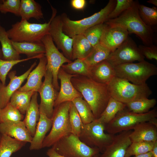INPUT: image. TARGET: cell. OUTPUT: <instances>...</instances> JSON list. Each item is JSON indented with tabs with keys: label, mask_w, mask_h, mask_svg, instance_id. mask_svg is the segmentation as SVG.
<instances>
[{
	"label": "cell",
	"mask_w": 157,
	"mask_h": 157,
	"mask_svg": "<svg viewBox=\"0 0 157 157\" xmlns=\"http://www.w3.org/2000/svg\"><path fill=\"white\" fill-rule=\"evenodd\" d=\"M71 81L74 87L89 105L95 119L99 118L111 97L107 84L80 75L72 77Z\"/></svg>",
	"instance_id": "1"
},
{
	"label": "cell",
	"mask_w": 157,
	"mask_h": 157,
	"mask_svg": "<svg viewBox=\"0 0 157 157\" xmlns=\"http://www.w3.org/2000/svg\"><path fill=\"white\" fill-rule=\"evenodd\" d=\"M139 3L138 1H134L133 5L117 18L105 22L124 26L129 34L137 35L144 45L149 46L153 44L155 31L152 28L145 24L141 19L138 11Z\"/></svg>",
	"instance_id": "2"
},
{
	"label": "cell",
	"mask_w": 157,
	"mask_h": 157,
	"mask_svg": "<svg viewBox=\"0 0 157 157\" xmlns=\"http://www.w3.org/2000/svg\"><path fill=\"white\" fill-rule=\"evenodd\" d=\"M52 14L48 22L43 24L31 23L27 20H21L12 25L7 31L8 37L15 42H41L42 39L49 34L51 22L56 16V9L51 6Z\"/></svg>",
	"instance_id": "3"
},
{
	"label": "cell",
	"mask_w": 157,
	"mask_h": 157,
	"mask_svg": "<svg viewBox=\"0 0 157 157\" xmlns=\"http://www.w3.org/2000/svg\"><path fill=\"white\" fill-rule=\"evenodd\" d=\"M116 0H110L107 4L98 12L82 19L73 20L67 14L63 13L60 15L63 31L70 38L82 34L85 30L95 25L104 23L108 20V16L114 8Z\"/></svg>",
	"instance_id": "4"
},
{
	"label": "cell",
	"mask_w": 157,
	"mask_h": 157,
	"mask_svg": "<svg viewBox=\"0 0 157 157\" xmlns=\"http://www.w3.org/2000/svg\"><path fill=\"white\" fill-rule=\"evenodd\" d=\"M107 85L111 97L125 104L140 99L148 98L152 92L146 83L137 85L116 76Z\"/></svg>",
	"instance_id": "5"
},
{
	"label": "cell",
	"mask_w": 157,
	"mask_h": 157,
	"mask_svg": "<svg viewBox=\"0 0 157 157\" xmlns=\"http://www.w3.org/2000/svg\"><path fill=\"white\" fill-rule=\"evenodd\" d=\"M157 117L156 109L145 113L138 114L129 111L125 108L106 125L105 131L108 133L115 135L124 131L131 130L140 123L152 122L156 119Z\"/></svg>",
	"instance_id": "6"
},
{
	"label": "cell",
	"mask_w": 157,
	"mask_h": 157,
	"mask_svg": "<svg viewBox=\"0 0 157 157\" xmlns=\"http://www.w3.org/2000/svg\"><path fill=\"white\" fill-rule=\"evenodd\" d=\"M71 102H65L54 107L51 129L43 141L42 148L52 147L60 139L71 133L69 117Z\"/></svg>",
	"instance_id": "7"
},
{
	"label": "cell",
	"mask_w": 157,
	"mask_h": 157,
	"mask_svg": "<svg viewBox=\"0 0 157 157\" xmlns=\"http://www.w3.org/2000/svg\"><path fill=\"white\" fill-rule=\"evenodd\" d=\"M113 68L115 76L137 85L146 83V81L150 77L157 74L156 66L145 60L137 63L121 64Z\"/></svg>",
	"instance_id": "8"
},
{
	"label": "cell",
	"mask_w": 157,
	"mask_h": 157,
	"mask_svg": "<svg viewBox=\"0 0 157 157\" xmlns=\"http://www.w3.org/2000/svg\"><path fill=\"white\" fill-rule=\"evenodd\" d=\"M106 125L99 118L83 124L79 137L80 140L89 147L98 148L102 152L111 143L115 135L105 133Z\"/></svg>",
	"instance_id": "9"
},
{
	"label": "cell",
	"mask_w": 157,
	"mask_h": 157,
	"mask_svg": "<svg viewBox=\"0 0 157 157\" xmlns=\"http://www.w3.org/2000/svg\"><path fill=\"white\" fill-rule=\"evenodd\" d=\"M51 148L65 157H93L100 152L99 149L89 147L72 133L60 139Z\"/></svg>",
	"instance_id": "10"
},
{
	"label": "cell",
	"mask_w": 157,
	"mask_h": 157,
	"mask_svg": "<svg viewBox=\"0 0 157 157\" xmlns=\"http://www.w3.org/2000/svg\"><path fill=\"white\" fill-rule=\"evenodd\" d=\"M134 40L129 36L115 51L112 52L106 60L113 67L121 64L144 60Z\"/></svg>",
	"instance_id": "11"
},
{
	"label": "cell",
	"mask_w": 157,
	"mask_h": 157,
	"mask_svg": "<svg viewBox=\"0 0 157 157\" xmlns=\"http://www.w3.org/2000/svg\"><path fill=\"white\" fill-rule=\"evenodd\" d=\"M41 41L45 47V56L47 60L46 66L51 72L53 85L56 90H59L60 87L58 78V71L62 65L72 61L59 51L49 34L45 35Z\"/></svg>",
	"instance_id": "12"
},
{
	"label": "cell",
	"mask_w": 157,
	"mask_h": 157,
	"mask_svg": "<svg viewBox=\"0 0 157 157\" xmlns=\"http://www.w3.org/2000/svg\"><path fill=\"white\" fill-rule=\"evenodd\" d=\"M44 77V81L38 92L40 97L39 110L44 113L48 117L51 118L54 103L58 92L53 85L51 72L47 66Z\"/></svg>",
	"instance_id": "13"
},
{
	"label": "cell",
	"mask_w": 157,
	"mask_h": 157,
	"mask_svg": "<svg viewBox=\"0 0 157 157\" xmlns=\"http://www.w3.org/2000/svg\"><path fill=\"white\" fill-rule=\"evenodd\" d=\"M49 34L58 49L61 50L65 57L72 61V39L63 32L60 15L56 16L53 18L50 24Z\"/></svg>",
	"instance_id": "14"
},
{
	"label": "cell",
	"mask_w": 157,
	"mask_h": 157,
	"mask_svg": "<svg viewBox=\"0 0 157 157\" xmlns=\"http://www.w3.org/2000/svg\"><path fill=\"white\" fill-rule=\"evenodd\" d=\"M99 43L111 52L115 51L128 37L126 28L117 25L104 23Z\"/></svg>",
	"instance_id": "15"
},
{
	"label": "cell",
	"mask_w": 157,
	"mask_h": 157,
	"mask_svg": "<svg viewBox=\"0 0 157 157\" xmlns=\"http://www.w3.org/2000/svg\"><path fill=\"white\" fill-rule=\"evenodd\" d=\"M35 62L29 68L22 74L17 76L15 71H12L8 74L10 81L7 85L0 83V109L4 108L10 102L13 94L21 87L24 81L33 68L36 65Z\"/></svg>",
	"instance_id": "16"
},
{
	"label": "cell",
	"mask_w": 157,
	"mask_h": 157,
	"mask_svg": "<svg viewBox=\"0 0 157 157\" xmlns=\"http://www.w3.org/2000/svg\"><path fill=\"white\" fill-rule=\"evenodd\" d=\"M77 75L69 74L61 67L58 73V79L60 80L59 92L55 102L54 107L66 101H72L75 99L83 97L81 94L74 86L71 78Z\"/></svg>",
	"instance_id": "17"
},
{
	"label": "cell",
	"mask_w": 157,
	"mask_h": 157,
	"mask_svg": "<svg viewBox=\"0 0 157 157\" xmlns=\"http://www.w3.org/2000/svg\"><path fill=\"white\" fill-rule=\"evenodd\" d=\"M131 131H125L115 135L99 157H125L126 150L132 143L130 138Z\"/></svg>",
	"instance_id": "18"
},
{
	"label": "cell",
	"mask_w": 157,
	"mask_h": 157,
	"mask_svg": "<svg viewBox=\"0 0 157 157\" xmlns=\"http://www.w3.org/2000/svg\"><path fill=\"white\" fill-rule=\"evenodd\" d=\"M36 67L28 75L26 83L18 90L20 91H33L38 92L42 83V79L46 71L47 60L45 56L39 58Z\"/></svg>",
	"instance_id": "19"
},
{
	"label": "cell",
	"mask_w": 157,
	"mask_h": 157,
	"mask_svg": "<svg viewBox=\"0 0 157 157\" xmlns=\"http://www.w3.org/2000/svg\"><path fill=\"white\" fill-rule=\"evenodd\" d=\"M0 133L17 140L31 143L33 137L23 121L0 123Z\"/></svg>",
	"instance_id": "20"
},
{
	"label": "cell",
	"mask_w": 157,
	"mask_h": 157,
	"mask_svg": "<svg viewBox=\"0 0 157 157\" xmlns=\"http://www.w3.org/2000/svg\"><path fill=\"white\" fill-rule=\"evenodd\" d=\"M133 130L130 135L131 142L157 141V126L149 122L139 124Z\"/></svg>",
	"instance_id": "21"
},
{
	"label": "cell",
	"mask_w": 157,
	"mask_h": 157,
	"mask_svg": "<svg viewBox=\"0 0 157 157\" xmlns=\"http://www.w3.org/2000/svg\"><path fill=\"white\" fill-rule=\"evenodd\" d=\"M40 111V118L35 133L30 143L29 149L31 150H38L42 148L43 141L52 125L51 118H49L42 112Z\"/></svg>",
	"instance_id": "22"
},
{
	"label": "cell",
	"mask_w": 157,
	"mask_h": 157,
	"mask_svg": "<svg viewBox=\"0 0 157 157\" xmlns=\"http://www.w3.org/2000/svg\"><path fill=\"white\" fill-rule=\"evenodd\" d=\"M89 77L100 83L107 84L115 76L113 67L106 60L91 67Z\"/></svg>",
	"instance_id": "23"
},
{
	"label": "cell",
	"mask_w": 157,
	"mask_h": 157,
	"mask_svg": "<svg viewBox=\"0 0 157 157\" xmlns=\"http://www.w3.org/2000/svg\"><path fill=\"white\" fill-rule=\"evenodd\" d=\"M38 94L35 92L32 95L29 105L26 111L23 121L31 135L33 137L35 134L37 122L40 116L39 105L37 101Z\"/></svg>",
	"instance_id": "24"
},
{
	"label": "cell",
	"mask_w": 157,
	"mask_h": 157,
	"mask_svg": "<svg viewBox=\"0 0 157 157\" xmlns=\"http://www.w3.org/2000/svg\"><path fill=\"white\" fill-rule=\"evenodd\" d=\"M72 38V60L84 59L90 53L93 47L83 34L74 35Z\"/></svg>",
	"instance_id": "25"
},
{
	"label": "cell",
	"mask_w": 157,
	"mask_h": 157,
	"mask_svg": "<svg viewBox=\"0 0 157 157\" xmlns=\"http://www.w3.org/2000/svg\"><path fill=\"white\" fill-rule=\"evenodd\" d=\"M21 20L34 18L39 20L43 18L41 5L34 0H21L19 11Z\"/></svg>",
	"instance_id": "26"
},
{
	"label": "cell",
	"mask_w": 157,
	"mask_h": 157,
	"mask_svg": "<svg viewBox=\"0 0 157 157\" xmlns=\"http://www.w3.org/2000/svg\"><path fill=\"white\" fill-rule=\"evenodd\" d=\"M12 45L19 54H24L27 58L35 57L45 54L44 46L42 42H17L11 41Z\"/></svg>",
	"instance_id": "27"
},
{
	"label": "cell",
	"mask_w": 157,
	"mask_h": 157,
	"mask_svg": "<svg viewBox=\"0 0 157 157\" xmlns=\"http://www.w3.org/2000/svg\"><path fill=\"white\" fill-rule=\"evenodd\" d=\"M27 142L17 140L3 134L0 135V157H10Z\"/></svg>",
	"instance_id": "28"
},
{
	"label": "cell",
	"mask_w": 157,
	"mask_h": 157,
	"mask_svg": "<svg viewBox=\"0 0 157 157\" xmlns=\"http://www.w3.org/2000/svg\"><path fill=\"white\" fill-rule=\"evenodd\" d=\"M0 42L1 46L3 59L12 60L20 59V56L14 48L7 31L0 24Z\"/></svg>",
	"instance_id": "29"
},
{
	"label": "cell",
	"mask_w": 157,
	"mask_h": 157,
	"mask_svg": "<svg viewBox=\"0 0 157 157\" xmlns=\"http://www.w3.org/2000/svg\"><path fill=\"white\" fill-rule=\"evenodd\" d=\"M35 92L16 90L12 95L10 102L23 115L26 114L31 97Z\"/></svg>",
	"instance_id": "30"
},
{
	"label": "cell",
	"mask_w": 157,
	"mask_h": 157,
	"mask_svg": "<svg viewBox=\"0 0 157 157\" xmlns=\"http://www.w3.org/2000/svg\"><path fill=\"white\" fill-rule=\"evenodd\" d=\"M126 107L125 104L111 97L99 119L106 125L113 119L119 111L124 109Z\"/></svg>",
	"instance_id": "31"
},
{
	"label": "cell",
	"mask_w": 157,
	"mask_h": 157,
	"mask_svg": "<svg viewBox=\"0 0 157 157\" xmlns=\"http://www.w3.org/2000/svg\"><path fill=\"white\" fill-rule=\"evenodd\" d=\"M111 52L100 43L94 47L84 60L90 68L98 63L106 60Z\"/></svg>",
	"instance_id": "32"
},
{
	"label": "cell",
	"mask_w": 157,
	"mask_h": 157,
	"mask_svg": "<svg viewBox=\"0 0 157 157\" xmlns=\"http://www.w3.org/2000/svg\"><path fill=\"white\" fill-rule=\"evenodd\" d=\"M61 67L69 74L90 77V68L84 59H75L73 62L63 65Z\"/></svg>",
	"instance_id": "33"
},
{
	"label": "cell",
	"mask_w": 157,
	"mask_h": 157,
	"mask_svg": "<svg viewBox=\"0 0 157 157\" xmlns=\"http://www.w3.org/2000/svg\"><path fill=\"white\" fill-rule=\"evenodd\" d=\"M156 99L144 98L135 100L126 104V108L134 113L142 114L147 113L156 104Z\"/></svg>",
	"instance_id": "34"
},
{
	"label": "cell",
	"mask_w": 157,
	"mask_h": 157,
	"mask_svg": "<svg viewBox=\"0 0 157 157\" xmlns=\"http://www.w3.org/2000/svg\"><path fill=\"white\" fill-rule=\"evenodd\" d=\"M72 102L75 107L83 124L90 123L96 119L89 105L83 97L76 98Z\"/></svg>",
	"instance_id": "35"
},
{
	"label": "cell",
	"mask_w": 157,
	"mask_h": 157,
	"mask_svg": "<svg viewBox=\"0 0 157 157\" xmlns=\"http://www.w3.org/2000/svg\"><path fill=\"white\" fill-rule=\"evenodd\" d=\"M24 116L9 102L0 111V123L21 121Z\"/></svg>",
	"instance_id": "36"
},
{
	"label": "cell",
	"mask_w": 157,
	"mask_h": 157,
	"mask_svg": "<svg viewBox=\"0 0 157 157\" xmlns=\"http://www.w3.org/2000/svg\"><path fill=\"white\" fill-rule=\"evenodd\" d=\"M138 6L139 15L145 24L152 28L157 25V7H149L139 3Z\"/></svg>",
	"instance_id": "37"
},
{
	"label": "cell",
	"mask_w": 157,
	"mask_h": 157,
	"mask_svg": "<svg viewBox=\"0 0 157 157\" xmlns=\"http://www.w3.org/2000/svg\"><path fill=\"white\" fill-rule=\"evenodd\" d=\"M155 142H132L126 150L125 157H131L151 151Z\"/></svg>",
	"instance_id": "38"
},
{
	"label": "cell",
	"mask_w": 157,
	"mask_h": 157,
	"mask_svg": "<svg viewBox=\"0 0 157 157\" xmlns=\"http://www.w3.org/2000/svg\"><path fill=\"white\" fill-rule=\"evenodd\" d=\"M45 56L42 54L38 56L17 60H8L0 58V80L3 85H6V77L9 72L15 65L22 62L34 58H39Z\"/></svg>",
	"instance_id": "39"
},
{
	"label": "cell",
	"mask_w": 157,
	"mask_h": 157,
	"mask_svg": "<svg viewBox=\"0 0 157 157\" xmlns=\"http://www.w3.org/2000/svg\"><path fill=\"white\" fill-rule=\"evenodd\" d=\"M69 117L71 128V133L79 137L83 124L75 107L72 102L69 110Z\"/></svg>",
	"instance_id": "40"
},
{
	"label": "cell",
	"mask_w": 157,
	"mask_h": 157,
	"mask_svg": "<svg viewBox=\"0 0 157 157\" xmlns=\"http://www.w3.org/2000/svg\"><path fill=\"white\" fill-rule=\"evenodd\" d=\"M104 26V23L95 25L87 29L82 34L93 47L99 43Z\"/></svg>",
	"instance_id": "41"
},
{
	"label": "cell",
	"mask_w": 157,
	"mask_h": 157,
	"mask_svg": "<svg viewBox=\"0 0 157 157\" xmlns=\"http://www.w3.org/2000/svg\"><path fill=\"white\" fill-rule=\"evenodd\" d=\"M134 1L133 0H116V5L109 15L107 21L117 18L130 8L133 4Z\"/></svg>",
	"instance_id": "42"
},
{
	"label": "cell",
	"mask_w": 157,
	"mask_h": 157,
	"mask_svg": "<svg viewBox=\"0 0 157 157\" xmlns=\"http://www.w3.org/2000/svg\"><path fill=\"white\" fill-rule=\"evenodd\" d=\"M20 3V0H2L0 4V12L4 14L9 12L19 16Z\"/></svg>",
	"instance_id": "43"
},
{
	"label": "cell",
	"mask_w": 157,
	"mask_h": 157,
	"mask_svg": "<svg viewBox=\"0 0 157 157\" xmlns=\"http://www.w3.org/2000/svg\"><path fill=\"white\" fill-rule=\"evenodd\" d=\"M138 48L142 54L147 59L157 60V46L154 44L149 46L139 45Z\"/></svg>",
	"instance_id": "44"
},
{
	"label": "cell",
	"mask_w": 157,
	"mask_h": 157,
	"mask_svg": "<svg viewBox=\"0 0 157 157\" xmlns=\"http://www.w3.org/2000/svg\"><path fill=\"white\" fill-rule=\"evenodd\" d=\"M86 1L85 0H72L71 5L74 8L78 10L83 9L85 6Z\"/></svg>",
	"instance_id": "45"
},
{
	"label": "cell",
	"mask_w": 157,
	"mask_h": 157,
	"mask_svg": "<svg viewBox=\"0 0 157 157\" xmlns=\"http://www.w3.org/2000/svg\"><path fill=\"white\" fill-rule=\"evenodd\" d=\"M46 154L49 157H65L58 154L52 148L48 150Z\"/></svg>",
	"instance_id": "46"
},
{
	"label": "cell",
	"mask_w": 157,
	"mask_h": 157,
	"mask_svg": "<svg viewBox=\"0 0 157 157\" xmlns=\"http://www.w3.org/2000/svg\"><path fill=\"white\" fill-rule=\"evenodd\" d=\"M151 152V157H157V141L154 142Z\"/></svg>",
	"instance_id": "47"
},
{
	"label": "cell",
	"mask_w": 157,
	"mask_h": 157,
	"mask_svg": "<svg viewBox=\"0 0 157 157\" xmlns=\"http://www.w3.org/2000/svg\"><path fill=\"white\" fill-rule=\"evenodd\" d=\"M152 152L151 151L135 156L134 157H151Z\"/></svg>",
	"instance_id": "48"
},
{
	"label": "cell",
	"mask_w": 157,
	"mask_h": 157,
	"mask_svg": "<svg viewBox=\"0 0 157 157\" xmlns=\"http://www.w3.org/2000/svg\"><path fill=\"white\" fill-rule=\"evenodd\" d=\"M149 3L154 5L155 6H157V0H149L147 1Z\"/></svg>",
	"instance_id": "49"
},
{
	"label": "cell",
	"mask_w": 157,
	"mask_h": 157,
	"mask_svg": "<svg viewBox=\"0 0 157 157\" xmlns=\"http://www.w3.org/2000/svg\"><path fill=\"white\" fill-rule=\"evenodd\" d=\"M3 54L1 49H0V58L3 59Z\"/></svg>",
	"instance_id": "50"
},
{
	"label": "cell",
	"mask_w": 157,
	"mask_h": 157,
	"mask_svg": "<svg viewBox=\"0 0 157 157\" xmlns=\"http://www.w3.org/2000/svg\"><path fill=\"white\" fill-rule=\"evenodd\" d=\"M99 154L95 155L93 157H99Z\"/></svg>",
	"instance_id": "51"
},
{
	"label": "cell",
	"mask_w": 157,
	"mask_h": 157,
	"mask_svg": "<svg viewBox=\"0 0 157 157\" xmlns=\"http://www.w3.org/2000/svg\"><path fill=\"white\" fill-rule=\"evenodd\" d=\"M2 0H0V4L2 3Z\"/></svg>",
	"instance_id": "52"
},
{
	"label": "cell",
	"mask_w": 157,
	"mask_h": 157,
	"mask_svg": "<svg viewBox=\"0 0 157 157\" xmlns=\"http://www.w3.org/2000/svg\"><path fill=\"white\" fill-rule=\"evenodd\" d=\"M1 109H0V111Z\"/></svg>",
	"instance_id": "53"
}]
</instances>
